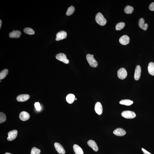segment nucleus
Masks as SVG:
<instances>
[{"label": "nucleus", "instance_id": "1", "mask_svg": "<svg viewBox=\"0 0 154 154\" xmlns=\"http://www.w3.org/2000/svg\"><path fill=\"white\" fill-rule=\"evenodd\" d=\"M95 20L96 22L99 25L104 26L107 24V21L101 13L99 12L96 14L95 17Z\"/></svg>", "mask_w": 154, "mask_h": 154}, {"label": "nucleus", "instance_id": "2", "mask_svg": "<svg viewBox=\"0 0 154 154\" xmlns=\"http://www.w3.org/2000/svg\"><path fill=\"white\" fill-rule=\"evenodd\" d=\"M86 58L88 62L91 67L94 68L97 67V62L91 55L88 54L86 56Z\"/></svg>", "mask_w": 154, "mask_h": 154}, {"label": "nucleus", "instance_id": "3", "mask_svg": "<svg viewBox=\"0 0 154 154\" xmlns=\"http://www.w3.org/2000/svg\"><path fill=\"white\" fill-rule=\"evenodd\" d=\"M123 117L127 119H132L135 118L136 114L134 112L130 111H124L121 113Z\"/></svg>", "mask_w": 154, "mask_h": 154}, {"label": "nucleus", "instance_id": "4", "mask_svg": "<svg viewBox=\"0 0 154 154\" xmlns=\"http://www.w3.org/2000/svg\"><path fill=\"white\" fill-rule=\"evenodd\" d=\"M56 58L59 61L63 62L66 64H68L69 60L67 58V56L64 53H60L57 54L56 56Z\"/></svg>", "mask_w": 154, "mask_h": 154}, {"label": "nucleus", "instance_id": "5", "mask_svg": "<svg viewBox=\"0 0 154 154\" xmlns=\"http://www.w3.org/2000/svg\"><path fill=\"white\" fill-rule=\"evenodd\" d=\"M117 75L120 79H124L127 76V72L124 68H122L119 69L118 71Z\"/></svg>", "mask_w": 154, "mask_h": 154}, {"label": "nucleus", "instance_id": "6", "mask_svg": "<svg viewBox=\"0 0 154 154\" xmlns=\"http://www.w3.org/2000/svg\"><path fill=\"white\" fill-rule=\"evenodd\" d=\"M18 133V131L16 130L10 131L8 134L7 140L9 141H12L15 139L17 136Z\"/></svg>", "mask_w": 154, "mask_h": 154}, {"label": "nucleus", "instance_id": "7", "mask_svg": "<svg viewBox=\"0 0 154 154\" xmlns=\"http://www.w3.org/2000/svg\"><path fill=\"white\" fill-rule=\"evenodd\" d=\"M67 33L66 31H62L59 32L56 34V40L59 41L65 39L67 37Z\"/></svg>", "mask_w": 154, "mask_h": 154}, {"label": "nucleus", "instance_id": "8", "mask_svg": "<svg viewBox=\"0 0 154 154\" xmlns=\"http://www.w3.org/2000/svg\"><path fill=\"white\" fill-rule=\"evenodd\" d=\"M54 146L56 151L59 154H65V153L64 148L62 145L58 143L55 142L54 144Z\"/></svg>", "mask_w": 154, "mask_h": 154}, {"label": "nucleus", "instance_id": "9", "mask_svg": "<svg viewBox=\"0 0 154 154\" xmlns=\"http://www.w3.org/2000/svg\"><path fill=\"white\" fill-rule=\"evenodd\" d=\"M141 69L140 65H138L136 67L134 74V78L136 80L139 79L141 76Z\"/></svg>", "mask_w": 154, "mask_h": 154}, {"label": "nucleus", "instance_id": "10", "mask_svg": "<svg viewBox=\"0 0 154 154\" xmlns=\"http://www.w3.org/2000/svg\"><path fill=\"white\" fill-rule=\"evenodd\" d=\"M113 133L115 135L118 136H123L126 134V132L123 128H118L114 130Z\"/></svg>", "mask_w": 154, "mask_h": 154}, {"label": "nucleus", "instance_id": "11", "mask_svg": "<svg viewBox=\"0 0 154 154\" xmlns=\"http://www.w3.org/2000/svg\"><path fill=\"white\" fill-rule=\"evenodd\" d=\"M130 41L129 37L126 35H124L120 37L119 41L122 45H126L129 43Z\"/></svg>", "mask_w": 154, "mask_h": 154}, {"label": "nucleus", "instance_id": "12", "mask_svg": "<svg viewBox=\"0 0 154 154\" xmlns=\"http://www.w3.org/2000/svg\"><path fill=\"white\" fill-rule=\"evenodd\" d=\"M30 115L28 113L25 111H23L19 115V118L23 121H26L29 119Z\"/></svg>", "mask_w": 154, "mask_h": 154}, {"label": "nucleus", "instance_id": "13", "mask_svg": "<svg viewBox=\"0 0 154 154\" xmlns=\"http://www.w3.org/2000/svg\"><path fill=\"white\" fill-rule=\"evenodd\" d=\"M87 144L95 152L98 151L99 148L95 141L92 140H89Z\"/></svg>", "mask_w": 154, "mask_h": 154}, {"label": "nucleus", "instance_id": "14", "mask_svg": "<svg viewBox=\"0 0 154 154\" xmlns=\"http://www.w3.org/2000/svg\"><path fill=\"white\" fill-rule=\"evenodd\" d=\"M30 98L29 95L22 94L19 95L17 98V100L19 102H23L28 100Z\"/></svg>", "mask_w": 154, "mask_h": 154}, {"label": "nucleus", "instance_id": "15", "mask_svg": "<svg viewBox=\"0 0 154 154\" xmlns=\"http://www.w3.org/2000/svg\"><path fill=\"white\" fill-rule=\"evenodd\" d=\"M95 110L96 113L99 115H101L102 114L103 108L100 102L96 103L95 106Z\"/></svg>", "mask_w": 154, "mask_h": 154}, {"label": "nucleus", "instance_id": "16", "mask_svg": "<svg viewBox=\"0 0 154 154\" xmlns=\"http://www.w3.org/2000/svg\"><path fill=\"white\" fill-rule=\"evenodd\" d=\"M144 22V19L143 18H141L139 20L138 25L140 28L146 31L148 27V25L147 24H145Z\"/></svg>", "mask_w": 154, "mask_h": 154}, {"label": "nucleus", "instance_id": "17", "mask_svg": "<svg viewBox=\"0 0 154 154\" xmlns=\"http://www.w3.org/2000/svg\"><path fill=\"white\" fill-rule=\"evenodd\" d=\"M22 34L21 32L19 30L13 31L9 34V37L11 38H18Z\"/></svg>", "mask_w": 154, "mask_h": 154}, {"label": "nucleus", "instance_id": "18", "mask_svg": "<svg viewBox=\"0 0 154 154\" xmlns=\"http://www.w3.org/2000/svg\"><path fill=\"white\" fill-rule=\"evenodd\" d=\"M73 148L76 154H84L81 148L77 144L74 145Z\"/></svg>", "mask_w": 154, "mask_h": 154}, {"label": "nucleus", "instance_id": "19", "mask_svg": "<svg viewBox=\"0 0 154 154\" xmlns=\"http://www.w3.org/2000/svg\"><path fill=\"white\" fill-rule=\"evenodd\" d=\"M75 98L74 95L70 94L67 95L66 97V100L69 103L71 104L73 103L75 100Z\"/></svg>", "mask_w": 154, "mask_h": 154}, {"label": "nucleus", "instance_id": "20", "mask_svg": "<svg viewBox=\"0 0 154 154\" xmlns=\"http://www.w3.org/2000/svg\"><path fill=\"white\" fill-rule=\"evenodd\" d=\"M148 71L150 75L154 76V63L150 62L149 63L148 67Z\"/></svg>", "mask_w": 154, "mask_h": 154}, {"label": "nucleus", "instance_id": "21", "mask_svg": "<svg viewBox=\"0 0 154 154\" xmlns=\"http://www.w3.org/2000/svg\"><path fill=\"white\" fill-rule=\"evenodd\" d=\"M119 103L121 105H124L126 106H130L133 104V102L132 101L130 100H123L121 101Z\"/></svg>", "mask_w": 154, "mask_h": 154}, {"label": "nucleus", "instance_id": "22", "mask_svg": "<svg viewBox=\"0 0 154 154\" xmlns=\"http://www.w3.org/2000/svg\"><path fill=\"white\" fill-rule=\"evenodd\" d=\"M133 7L130 6H126L124 9V12L126 14H130L134 11Z\"/></svg>", "mask_w": 154, "mask_h": 154}, {"label": "nucleus", "instance_id": "23", "mask_svg": "<svg viewBox=\"0 0 154 154\" xmlns=\"http://www.w3.org/2000/svg\"><path fill=\"white\" fill-rule=\"evenodd\" d=\"M8 69H5L1 71L0 73V79L2 80L5 78L8 73Z\"/></svg>", "mask_w": 154, "mask_h": 154}, {"label": "nucleus", "instance_id": "24", "mask_svg": "<svg viewBox=\"0 0 154 154\" xmlns=\"http://www.w3.org/2000/svg\"><path fill=\"white\" fill-rule=\"evenodd\" d=\"M24 31L25 34L29 35H33L35 33L34 30L30 28H26L24 29Z\"/></svg>", "mask_w": 154, "mask_h": 154}, {"label": "nucleus", "instance_id": "25", "mask_svg": "<svg viewBox=\"0 0 154 154\" xmlns=\"http://www.w3.org/2000/svg\"><path fill=\"white\" fill-rule=\"evenodd\" d=\"M75 11V7L73 6H71L68 8L67 11L66 12V15L67 16H70L74 13Z\"/></svg>", "mask_w": 154, "mask_h": 154}, {"label": "nucleus", "instance_id": "26", "mask_svg": "<svg viewBox=\"0 0 154 154\" xmlns=\"http://www.w3.org/2000/svg\"><path fill=\"white\" fill-rule=\"evenodd\" d=\"M125 24L124 23L121 22L117 24L116 26V30L117 31L120 30L124 28Z\"/></svg>", "mask_w": 154, "mask_h": 154}, {"label": "nucleus", "instance_id": "27", "mask_svg": "<svg viewBox=\"0 0 154 154\" xmlns=\"http://www.w3.org/2000/svg\"><path fill=\"white\" fill-rule=\"evenodd\" d=\"M6 120V116L3 112L0 113V123L1 124L5 122Z\"/></svg>", "mask_w": 154, "mask_h": 154}, {"label": "nucleus", "instance_id": "28", "mask_svg": "<svg viewBox=\"0 0 154 154\" xmlns=\"http://www.w3.org/2000/svg\"><path fill=\"white\" fill-rule=\"evenodd\" d=\"M40 149L36 147H33L31 149V154H40Z\"/></svg>", "mask_w": 154, "mask_h": 154}, {"label": "nucleus", "instance_id": "29", "mask_svg": "<svg viewBox=\"0 0 154 154\" xmlns=\"http://www.w3.org/2000/svg\"><path fill=\"white\" fill-rule=\"evenodd\" d=\"M37 111H40L41 109L40 104L39 102H36L34 105Z\"/></svg>", "mask_w": 154, "mask_h": 154}, {"label": "nucleus", "instance_id": "30", "mask_svg": "<svg viewBox=\"0 0 154 154\" xmlns=\"http://www.w3.org/2000/svg\"><path fill=\"white\" fill-rule=\"evenodd\" d=\"M149 10L151 11H154V2L152 3L149 5Z\"/></svg>", "mask_w": 154, "mask_h": 154}, {"label": "nucleus", "instance_id": "31", "mask_svg": "<svg viewBox=\"0 0 154 154\" xmlns=\"http://www.w3.org/2000/svg\"><path fill=\"white\" fill-rule=\"evenodd\" d=\"M142 150L144 154H152L150 153H149V152L147 151V150H146L144 148H142Z\"/></svg>", "mask_w": 154, "mask_h": 154}, {"label": "nucleus", "instance_id": "32", "mask_svg": "<svg viewBox=\"0 0 154 154\" xmlns=\"http://www.w3.org/2000/svg\"><path fill=\"white\" fill-rule=\"evenodd\" d=\"M0 28L1 29V25H2V21H1V19L0 20Z\"/></svg>", "mask_w": 154, "mask_h": 154}, {"label": "nucleus", "instance_id": "33", "mask_svg": "<svg viewBox=\"0 0 154 154\" xmlns=\"http://www.w3.org/2000/svg\"><path fill=\"white\" fill-rule=\"evenodd\" d=\"M5 154H10V153H7H7H6Z\"/></svg>", "mask_w": 154, "mask_h": 154}, {"label": "nucleus", "instance_id": "34", "mask_svg": "<svg viewBox=\"0 0 154 154\" xmlns=\"http://www.w3.org/2000/svg\"><path fill=\"white\" fill-rule=\"evenodd\" d=\"M75 100H76H76H77V98H75Z\"/></svg>", "mask_w": 154, "mask_h": 154}]
</instances>
